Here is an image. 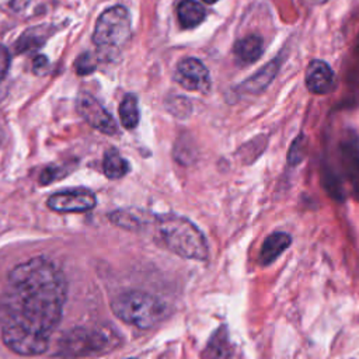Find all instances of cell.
Segmentation results:
<instances>
[{
  "label": "cell",
  "mask_w": 359,
  "mask_h": 359,
  "mask_svg": "<svg viewBox=\"0 0 359 359\" xmlns=\"http://www.w3.org/2000/svg\"><path fill=\"white\" fill-rule=\"evenodd\" d=\"M336 78L333 69L323 61L310 62L306 70V86L314 94H326L334 89Z\"/></svg>",
  "instance_id": "8fae6325"
},
{
  "label": "cell",
  "mask_w": 359,
  "mask_h": 359,
  "mask_svg": "<svg viewBox=\"0 0 359 359\" xmlns=\"http://www.w3.org/2000/svg\"><path fill=\"white\" fill-rule=\"evenodd\" d=\"M75 69L78 72V75H80V76L93 74V72L96 70V61L91 56V54H89V52L82 54L75 62Z\"/></svg>",
  "instance_id": "ac0fdd59"
},
{
  "label": "cell",
  "mask_w": 359,
  "mask_h": 359,
  "mask_svg": "<svg viewBox=\"0 0 359 359\" xmlns=\"http://www.w3.org/2000/svg\"><path fill=\"white\" fill-rule=\"evenodd\" d=\"M204 2H205V3H208V5H213V3H217L218 0H204Z\"/></svg>",
  "instance_id": "cb8c5ba5"
},
{
  "label": "cell",
  "mask_w": 359,
  "mask_h": 359,
  "mask_svg": "<svg viewBox=\"0 0 359 359\" xmlns=\"http://www.w3.org/2000/svg\"><path fill=\"white\" fill-rule=\"evenodd\" d=\"M129 37L131 17L125 8H111L98 17L93 41L102 54L118 52L129 41Z\"/></svg>",
  "instance_id": "5b68a950"
},
{
  "label": "cell",
  "mask_w": 359,
  "mask_h": 359,
  "mask_svg": "<svg viewBox=\"0 0 359 359\" xmlns=\"http://www.w3.org/2000/svg\"><path fill=\"white\" fill-rule=\"evenodd\" d=\"M102 171L107 178L118 180L129 171V164L116 149H110L104 155Z\"/></svg>",
  "instance_id": "2e32d148"
},
{
  "label": "cell",
  "mask_w": 359,
  "mask_h": 359,
  "mask_svg": "<svg viewBox=\"0 0 359 359\" xmlns=\"http://www.w3.org/2000/svg\"><path fill=\"white\" fill-rule=\"evenodd\" d=\"M2 337L10 351L23 356L41 355L50 345V337L34 333L14 321H9L5 326Z\"/></svg>",
  "instance_id": "8992f818"
},
{
  "label": "cell",
  "mask_w": 359,
  "mask_h": 359,
  "mask_svg": "<svg viewBox=\"0 0 359 359\" xmlns=\"http://www.w3.org/2000/svg\"><path fill=\"white\" fill-rule=\"evenodd\" d=\"M9 66H10L9 51L3 45H0V82H2L3 78L6 76Z\"/></svg>",
  "instance_id": "44dd1931"
},
{
  "label": "cell",
  "mask_w": 359,
  "mask_h": 359,
  "mask_svg": "<svg viewBox=\"0 0 359 359\" xmlns=\"http://www.w3.org/2000/svg\"><path fill=\"white\" fill-rule=\"evenodd\" d=\"M302 139L303 136H299L295 139V142L292 143L290 155H288V162L290 164H299V162L303 159V145H302Z\"/></svg>",
  "instance_id": "ffe728a7"
},
{
  "label": "cell",
  "mask_w": 359,
  "mask_h": 359,
  "mask_svg": "<svg viewBox=\"0 0 359 359\" xmlns=\"http://www.w3.org/2000/svg\"><path fill=\"white\" fill-rule=\"evenodd\" d=\"M48 59L44 56V55H40V56H37L34 59V63H32V66H34V72L37 75H43L44 74V70L48 67Z\"/></svg>",
  "instance_id": "603a6c76"
},
{
  "label": "cell",
  "mask_w": 359,
  "mask_h": 359,
  "mask_svg": "<svg viewBox=\"0 0 359 359\" xmlns=\"http://www.w3.org/2000/svg\"><path fill=\"white\" fill-rule=\"evenodd\" d=\"M9 283L17 298V310L9 321L50 337L62 318L66 299V281L59 267L35 257L14 267Z\"/></svg>",
  "instance_id": "6da1fadb"
},
{
  "label": "cell",
  "mask_w": 359,
  "mask_h": 359,
  "mask_svg": "<svg viewBox=\"0 0 359 359\" xmlns=\"http://www.w3.org/2000/svg\"><path fill=\"white\" fill-rule=\"evenodd\" d=\"M97 204L94 193L87 188L65 190L52 194L47 205L50 209L59 213H80L91 210Z\"/></svg>",
  "instance_id": "52a82bcc"
},
{
  "label": "cell",
  "mask_w": 359,
  "mask_h": 359,
  "mask_svg": "<svg viewBox=\"0 0 359 359\" xmlns=\"http://www.w3.org/2000/svg\"><path fill=\"white\" fill-rule=\"evenodd\" d=\"M263 51L264 43L259 35H248L235 44V54L243 63L256 62L263 55Z\"/></svg>",
  "instance_id": "4fadbf2b"
},
{
  "label": "cell",
  "mask_w": 359,
  "mask_h": 359,
  "mask_svg": "<svg viewBox=\"0 0 359 359\" xmlns=\"http://www.w3.org/2000/svg\"><path fill=\"white\" fill-rule=\"evenodd\" d=\"M76 107L83 120L94 129L105 133L116 135L118 132L114 118L104 110V107L89 93H80L76 100Z\"/></svg>",
  "instance_id": "ba28073f"
},
{
  "label": "cell",
  "mask_w": 359,
  "mask_h": 359,
  "mask_svg": "<svg viewBox=\"0 0 359 359\" xmlns=\"http://www.w3.org/2000/svg\"><path fill=\"white\" fill-rule=\"evenodd\" d=\"M157 228L164 244L174 254L198 261L208 259L209 250L205 236L187 218L173 213L163 215L157 219Z\"/></svg>",
  "instance_id": "7a4b0ae2"
},
{
  "label": "cell",
  "mask_w": 359,
  "mask_h": 359,
  "mask_svg": "<svg viewBox=\"0 0 359 359\" xmlns=\"http://www.w3.org/2000/svg\"><path fill=\"white\" fill-rule=\"evenodd\" d=\"M177 16L184 28H194L205 19V9L195 0H183L177 8Z\"/></svg>",
  "instance_id": "9a60e30c"
},
{
  "label": "cell",
  "mask_w": 359,
  "mask_h": 359,
  "mask_svg": "<svg viewBox=\"0 0 359 359\" xmlns=\"http://www.w3.org/2000/svg\"><path fill=\"white\" fill-rule=\"evenodd\" d=\"M120 118L121 124L127 129H133L139 124V109H138V98L133 94H128L124 97L120 105Z\"/></svg>",
  "instance_id": "e0dca14e"
},
{
  "label": "cell",
  "mask_w": 359,
  "mask_h": 359,
  "mask_svg": "<svg viewBox=\"0 0 359 359\" xmlns=\"http://www.w3.org/2000/svg\"><path fill=\"white\" fill-rule=\"evenodd\" d=\"M117 344V338L107 330L76 327L59 338L58 355L66 358L97 356L114 349Z\"/></svg>",
  "instance_id": "277c9868"
},
{
  "label": "cell",
  "mask_w": 359,
  "mask_h": 359,
  "mask_svg": "<svg viewBox=\"0 0 359 359\" xmlns=\"http://www.w3.org/2000/svg\"><path fill=\"white\" fill-rule=\"evenodd\" d=\"M59 175V171L55 168V167H47L43 173H41V177H40V183L43 186H47L52 182H55V180L58 178Z\"/></svg>",
  "instance_id": "7402d4cb"
},
{
  "label": "cell",
  "mask_w": 359,
  "mask_h": 359,
  "mask_svg": "<svg viewBox=\"0 0 359 359\" xmlns=\"http://www.w3.org/2000/svg\"><path fill=\"white\" fill-rule=\"evenodd\" d=\"M291 244H292V239L288 233L275 232L270 235L261 247L260 263L263 265L272 264Z\"/></svg>",
  "instance_id": "7c38bea8"
},
{
  "label": "cell",
  "mask_w": 359,
  "mask_h": 359,
  "mask_svg": "<svg viewBox=\"0 0 359 359\" xmlns=\"http://www.w3.org/2000/svg\"><path fill=\"white\" fill-rule=\"evenodd\" d=\"M114 314L140 330L155 327L163 320L166 305L156 296L143 291H128L111 302Z\"/></svg>",
  "instance_id": "3957f363"
},
{
  "label": "cell",
  "mask_w": 359,
  "mask_h": 359,
  "mask_svg": "<svg viewBox=\"0 0 359 359\" xmlns=\"http://www.w3.org/2000/svg\"><path fill=\"white\" fill-rule=\"evenodd\" d=\"M111 218V222H114L116 225L121 226V228H125V229H133V228H138V219L131 217V215L128 212H122V210H117L114 213L110 215Z\"/></svg>",
  "instance_id": "d6986e66"
},
{
  "label": "cell",
  "mask_w": 359,
  "mask_h": 359,
  "mask_svg": "<svg viewBox=\"0 0 359 359\" xmlns=\"http://www.w3.org/2000/svg\"><path fill=\"white\" fill-rule=\"evenodd\" d=\"M128 359H135V358H128Z\"/></svg>",
  "instance_id": "d4e9b609"
},
{
  "label": "cell",
  "mask_w": 359,
  "mask_h": 359,
  "mask_svg": "<svg viewBox=\"0 0 359 359\" xmlns=\"http://www.w3.org/2000/svg\"><path fill=\"white\" fill-rule=\"evenodd\" d=\"M206 353L210 359H230V356L233 355V347L230 344L229 333L225 326L219 327L210 337Z\"/></svg>",
  "instance_id": "5bb4252c"
},
{
  "label": "cell",
  "mask_w": 359,
  "mask_h": 359,
  "mask_svg": "<svg viewBox=\"0 0 359 359\" xmlns=\"http://www.w3.org/2000/svg\"><path fill=\"white\" fill-rule=\"evenodd\" d=\"M174 80L190 91L206 93L210 87L208 69L195 58H187L178 63Z\"/></svg>",
  "instance_id": "9c48e42d"
},
{
  "label": "cell",
  "mask_w": 359,
  "mask_h": 359,
  "mask_svg": "<svg viewBox=\"0 0 359 359\" xmlns=\"http://www.w3.org/2000/svg\"><path fill=\"white\" fill-rule=\"evenodd\" d=\"M341 162L352 194L359 201V139L348 138L341 145Z\"/></svg>",
  "instance_id": "30bf717a"
}]
</instances>
